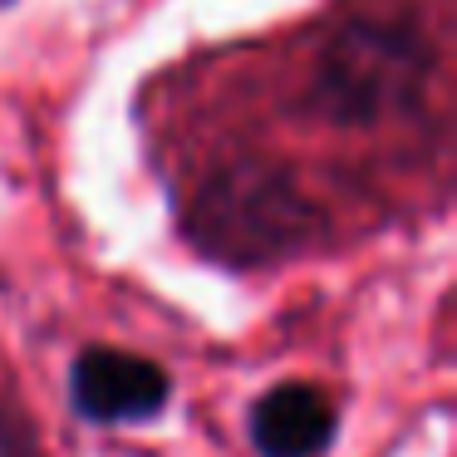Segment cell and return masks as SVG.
<instances>
[{
    "instance_id": "5",
    "label": "cell",
    "mask_w": 457,
    "mask_h": 457,
    "mask_svg": "<svg viewBox=\"0 0 457 457\" xmlns=\"http://www.w3.org/2000/svg\"><path fill=\"white\" fill-rule=\"evenodd\" d=\"M0 457H35V443L11 423V418H0Z\"/></svg>"
},
{
    "instance_id": "3",
    "label": "cell",
    "mask_w": 457,
    "mask_h": 457,
    "mask_svg": "<svg viewBox=\"0 0 457 457\" xmlns=\"http://www.w3.org/2000/svg\"><path fill=\"white\" fill-rule=\"evenodd\" d=\"M172 394V378L162 364L133 354V349H109L94 345L79 349L70 364V403L89 423H143L158 418Z\"/></svg>"
},
{
    "instance_id": "1",
    "label": "cell",
    "mask_w": 457,
    "mask_h": 457,
    "mask_svg": "<svg viewBox=\"0 0 457 457\" xmlns=\"http://www.w3.org/2000/svg\"><path fill=\"white\" fill-rule=\"evenodd\" d=\"M187 231L227 266H261L300 251L320 231V212L270 162H231L197 192Z\"/></svg>"
},
{
    "instance_id": "4",
    "label": "cell",
    "mask_w": 457,
    "mask_h": 457,
    "mask_svg": "<svg viewBox=\"0 0 457 457\" xmlns=\"http://www.w3.org/2000/svg\"><path fill=\"white\" fill-rule=\"evenodd\" d=\"M251 443L261 457H320L339 428V408L320 384H276L251 403Z\"/></svg>"
},
{
    "instance_id": "2",
    "label": "cell",
    "mask_w": 457,
    "mask_h": 457,
    "mask_svg": "<svg viewBox=\"0 0 457 457\" xmlns=\"http://www.w3.org/2000/svg\"><path fill=\"white\" fill-rule=\"evenodd\" d=\"M428 50L398 25L354 21L325 45L310 79V104L335 123H378L413 109L423 94Z\"/></svg>"
}]
</instances>
